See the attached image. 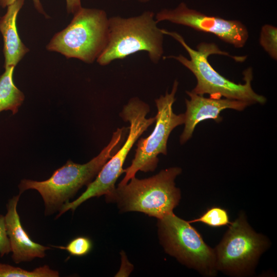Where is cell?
Instances as JSON below:
<instances>
[{
    "label": "cell",
    "instance_id": "cell-1",
    "mask_svg": "<svg viewBox=\"0 0 277 277\" xmlns=\"http://www.w3.org/2000/svg\"><path fill=\"white\" fill-rule=\"evenodd\" d=\"M164 34L168 35L177 41L188 53L190 59L182 54L170 55L165 58H173L189 69L196 79L195 87L191 91L204 95H210L211 97L224 98L244 101L250 105L264 104L266 98L256 93L253 90L251 82L253 78L251 68L244 72V84H236L220 74L210 65L208 57L212 54H220L230 56L236 61H243L245 56H233L225 51L221 50L214 43H201L195 50L191 48L181 35L174 31L162 29Z\"/></svg>",
    "mask_w": 277,
    "mask_h": 277
},
{
    "label": "cell",
    "instance_id": "cell-2",
    "mask_svg": "<svg viewBox=\"0 0 277 277\" xmlns=\"http://www.w3.org/2000/svg\"><path fill=\"white\" fill-rule=\"evenodd\" d=\"M128 128L124 127L117 128L113 133L108 144L87 163H74L69 160L64 166L54 171L47 180H22L18 185L19 194L28 189L36 190L43 199L45 215L59 211L80 188L92 181L105 164L121 147Z\"/></svg>",
    "mask_w": 277,
    "mask_h": 277
},
{
    "label": "cell",
    "instance_id": "cell-3",
    "mask_svg": "<svg viewBox=\"0 0 277 277\" xmlns=\"http://www.w3.org/2000/svg\"><path fill=\"white\" fill-rule=\"evenodd\" d=\"M181 172V168L174 167L146 179L134 176L129 183L118 185L106 201L117 203L122 212L137 211L161 219L172 212L180 202L181 192L174 181Z\"/></svg>",
    "mask_w": 277,
    "mask_h": 277
},
{
    "label": "cell",
    "instance_id": "cell-4",
    "mask_svg": "<svg viewBox=\"0 0 277 277\" xmlns=\"http://www.w3.org/2000/svg\"><path fill=\"white\" fill-rule=\"evenodd\" d=\"M157 23L150 11L134 17L109 18L108 42L97 62L106 66L114 60L145 51L153 63H157L164 53V34Z\"/></svg>",
    "mask_w": 277,
    "mask_h": 277
},
{
    "label": "cell",
    "instance_id": "cell-5",
    "mask_svg": "<svg viewBox=\"0 0 277 277\" xmlns=\"http://www.w3.org/2000/svg\"><path fill=\"white\" fill-rule=\"evenodd\" d=\"M109 37V18L101 9L82 7L70 24L52 37L47 50L66 58L92 64L105 50Z\"/></svg>",
    "mask_w": 277,
    "mask_h": 277
},
{
    "label": "cell",
    "instance_id": "cell-6",
    "mask_svg": "<svg viewBox=\"0 0 277 277\" xmlns=\"http://www.w3.org/2000/svg\"><path fill=\"white\" fill-rule=\"evenodd\" d=\"M149 111V105L136 97L131 98L124 106L120 115L130 124L126 142L105 164L86 190L75 200L67 203L68 209L74 211L90 198L102 195L107 197L113 194L117 179L124 173L123 165L129 151L140 136L155 122V117H146Z\"/></svg>",
    "mask_w": 277,
    "mask_h": 277
},
{
    "label": "cell",
    "instance_id": "cell-7",
    "mask_svg": "<svg viewBox=\"0 0 277 277\" xmlns=\"http://www.w3.org/2000/svg\"><path fill=\"white\" fill-rule=\"evenodd\" d=\"M157 227L160 243L167 253L204 275L216 274L214 249L205 243L189 222L172 212L158 219Z\"/></svg>",
    "mask_w": 277,
    "mask_h": 277
},
{
    "label": "cell",
    "instance_id": "cell-8",
    "mask_svg": "<svg viewBox=\"0 0 277 277\" xmlns=\"http://www.w3.org/2000/svg\"><path fill=\"white\" fill-rule=\"evenodd\" d=\"M214 249L216 270L243 276L253 271L261 255L268 247L267 239L256 233L241 214Z\"/></svg>",
    "mask_w": 277,
    "mask_h": 277
},
{
    "label": "cell",
    "instance_id": "cell-9",
    "mask_svg": "<svg viewBox=\"0 0 277 277\" xmlns=\"http://www.w3.org/2000/svg\"><path fill=\"white\" fill-rule=\"evenodd\" d=\"M179 83L175 80L171 91L155 100L157 112L155 117V126L152 133L146 138L137 141L135 153L131 164L124 169L125 175L119 185L126 184L138 171L152 172L159 162L160 154H167V142L172 130L184 123V114H176L173 111V104Z\"/></svg>",
    "mask_w": 277,
    "mask_h": 277
},
{
    "label": "cell",
    "instance_id": "cell-10",
    "mask_svg": "<svg viewBox=\"0 0 277 277\" xmlns=\"http://www.w3.org/2000/svg\"><path fill=\"white\" fill-rule=\"evenodd\" d=\"M155 20L157 23L167 21L212 33L235 48H242L248 38L247 28L241 22L207 15L188 8L184 3L173 9L162 10L156 15Z\"/></svg>",
    "mask_w": 277,
    "mask_h": 277
},
{
    "label": "cell",
    "instance_id": "cell-11",
    "mask_svg": "<svg viewBox=\"0 0 277 277\" xmlns=\"http://www.w3.org/2000/svg\"><path fill=\"white\" fill-rule=\"evenodd\" d=\"M190 99H186V110L184 114V128L180 137L181 144L192 136L196 125L204 120L212 119L216 123L222 121L221 112L227 109L243 111L251 105L244 101L226 98L205 97L192 91H186Z\"/></svg>",
    "mask_w": 277,
    "mask_h": 277
},
{
    "label": "cell",
    "instance_id": "cell-12",
    "mask_svg": "<svg viewBox=\"0 0 277 277\" xmlns=\"http://www.w3.org/2000/svg\"><path fill=\"white\" fill-rule=\"evenodd\" d=\"M20 195L14 196L9 200L5 216L12 259L16 264L30 262L35 258H43L46 255L45 251L50 249L32 241L23 228L17 211Z\"/></svg>",
    "mask_w": 277,
    "mask_h": 277
},
{
    "label": "cell",
    "instance_id": "cell-13",
    "mask_svg": "<svg viewBox=\"0 0 277 277\" xmlns=\"http://www.w3.org/2000/svg\"><path fill=\"white\" fill-rule=\"evenodd\" d=\"M24 4V0H16L7 7V10L0 17V32L3 36L4 68L15 67L29 49L22 42L16 27L18 13Z\"/></svg>",
    "mask_w": 277,
    "mask_h": 277
},
{
    "label": "cell",
    "instance_id": "cell-14",
    "mask_svg": "<svg viewBox=\"0 0 277 277\" xmlns=\"http://www.w3.org/2000/svg\"><path fill=\"white\" fill-rule=\"evenodd\" d=\"M14 68L13 66L5 67L4 72L0 75V112L10 110L15 114L25 99L24 93L14 83Z\"/></svg>",
    "mask_w": 277,
    "mask_h": 277
},
{
    "label": "cell",
    "instance_id": "cell-15",
    "mask_svg": "<svg viewBox=\"0 0 277 277\" xmlns=\"http://www.w3.org/2000/svg\"><path fill=\"white\" fill-rule=\"evenodd\" d=\"M59 272L44 265L29 271L9 264L0 263V277H58Z\"/></svg>",
    "mask_w": 277,
    "mask_h": 277
},
{
    "label": "cell",
    "instance_id": "cell-16",
    "mask_svg": "<svg viewBox=\"0 0 277 277\" xmlns=\"http://www.w3.org/2000/svg\"><path fill=\"white\" fill-rule=\"evenodd\" d=\"M189 222H201L212 227H219L231 223L227 211L218 207L208 209L199 218Z\"/></svg>",
    "mask_w": 277,
    "mask_h": 277
},
{
    "label": "cell",
    "instance_id": "cell-17",
    "mask_svg": "<svg viewBox=\"0 0 277 277\" xmlns=\"http://www.w3.org/2000/svg\"><path fill=\"white\" fill-rule=\"evenodd\" d=\"M53 247L65 250L72 256H83L90 252L93 247V243L89 238L80 236L72 239L65 246H54Z\"/></svg>",
    "mask_w": 277,
    "mask_h": 277
},
{
    "label": "cell",
    "instance_id": "cell-18",
    "mask_svg": "<svg viewBox=\"0 0 277 277\" xmlns=\"http://www.w3.org/2000/svg\"><path fill=\"white\" fill-rule=\"evenodd\" d=\"M260 43L263 49L274 60L277 59V28L265 25L262 27Z\"/></svg>",
    "mask_w": 277,
    "mask_h": 277
},
{
    "label": "cell",
    "instance_id": "cell-19",
    "mask_svg": "<svg viewBox=\"0 0 277 277\" xmlns=\"http://www.w3.org/2000/svg\"><path fill=\"white\" fill-rule=\"evenodd\" d=\"M11 252L7 235L5 216L0 214V256L3 257Z\"/></svg>",
    "mask_w": 277,
    "mask_h": 277
},
{
    "label": "cell",
    "instance_id": "cell-20",
    "mask_svg": "<svg viewBox=\"0 0 277 277\" xmlns=\"http://www.w3.org/2000/svg\"><path fill=\"white\" fill-rule=\"evenodd\" d=\"M16 0H0V6L2 8L7 7L13 4ZM34 6L36 10L41 14H43L46 18H48V15L45 12L40 0H32Z\"/></svg>",
    "mask_w": 277,
    "mask_h": 277
},
{
    "label": "cell",
    "instance_id": "cell-21",
    "mask_svg": "<svg viewBox=\"0 0 277 277\" xmlns=\"http://www.w3.org/2000/svg\"><path fill=\"white\" fill-rule=\"evenodd\" d=\"M66 2V8L69 14H74L82 7L81 0H65Z\"/></svg>",
    "mask_w": 277,
    "mask_h": 277
},
{
    "label": "cell",
    "instance_id": "cell-22",
    "mask_svg": "<svg viewBox=\"0 0 277 277\" xmlns=\"http://www.w3.org/2000/svg\"><path fill=\"white\" fill-rule=\"evenodd\" d=\"M124 1H126V0H124ZM137 1L142 3H147L149 2L150 0H137Z\"/></svg>",
    "mask_w": 277,
    "mask_h": 277
}]
</instances>
